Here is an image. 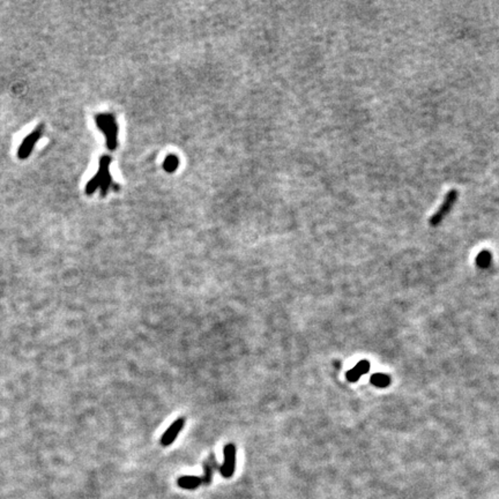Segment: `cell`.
Returning a JSON list of instances; mask_svg holds the SVG:
<instances>
[{
  "instance_id": "1",
  "label": "cell",
  "mask_w": 499,
  "mask_h": 499,
  "mask_svg": "<svg viewBox=\"0 0 499 499\" xmlns=\"http://www.w3.org/2000/svg\"><path fill=\"white\" fill-rule=\"evenodd\" d=\"M457 199V190H451L449 193L446 194L445 199H444L443 204L440 205L438 209L436 210V213L430 217L429 224L431 227H437L440 222L444 220V217L446 216L447 214L450 213V210L452 209L453 205L456 204V201Z\"/></svg>"
},
{
  "instance_id": "2",
  "label": "cell",
  "mask_w": 499,
  "mask_h": 499,
  "mask_svg": "<svg viewBox=\"0 0 499 499\" xmlns=\"http://www.w3.org/2000/svg\"><path fill=\"white\" fill-rule=\"evenodd\" d=\"M108 164H109V159L107 157H103L101 160V168L98 170V172L96 173V176L94 177L93 179L88 183V185L86 187V192L88 194H91L94 191H96L98 186H101L104 191L107 190V187L109 186V183H110V175H109L108 171Z\"/></svg>"
},
{
  "instance_id": "3",
  "label": "cell",
  "mask_w": 499,
  "mask_h": 499,
  "mask_svg": "<svg viewBox=\"0 0 499 499\" xmlns=\"http://www.w3.org/2000/svg\"><path fill=\"white\" fill-rule=\"evenodd\" d=\"M43 129H44L43 125L37 126L32 133H29V134L23 139V141L21 142V145H20L18 149V157L20 160H26L30 156L34 147H35L36 143L40 141L41 136L43 134Z\"/></svg>"
},
{
  "instance_id": "4",
  "label": "cell",
  "mask_w": 499,
  "mask_h": 499,
  "mask_svg": "<svg viewBox=\"0 0 499 499\" xmlns=\"http://www.w3.org/2000/svg\"><path fill=\"white\" fill-rule=\"evenodd\" d=\"M224 462L220 466V474L224 478H230L235 473L236 468V446L229 443L224 446Z\"/></svg>"
},
{
  "instance_id": "5",
  "label": "cell",
  "mask_w": 499,
  "mask_h": 499,
  "mask_svg": "<svg viewBox=\"0 0 499 499\" xmlns=\"http://www.w3.org/2000/svg\"><path fill=\"white\" fill-rule=\"evenodd\" d=\"M96 123L98 127L103 129L105 134H107L108 145L110 147V149H114L116 146V134H117L114 117L109 115H100L96 117Z\"/></svg>"
},
{
  "instance_id": "6",
  "label": "cell",
  "mask_w": 499,
  "mask_h": 499,
  "mask_svg": "<svg viewBox=\"0 0 499 499\" xmlns=\"http://www.w3.org/2000/svg\"><path fill=\"white\" fill-rule=\"evenodd\" d=\"M184 425H185V418L184 417L177 418L176 421L169 426V429L164 432L162 438H161V445L164 446V447L171 445V444L175 442V439L177 438V437H178L179 432L182 431Z\"/></svg>"
},
{
  "instance_id": "7",
  "label": "cell",
  "mask_w": 499,
  "mask_h": 499,
  "mask_svg": "<svg viewBox=\"0 0 499 499\" xmlns=\"http://www.w3.org/2000/svg\"><path fill=\"white\" fill-rule=\"evenodd\" d=\"M178 485L182 489H187V490H194V489L199 488L203 484V478L198 476H182L178 478Z\"/></svg>"
},
{
  "instance_id": "8",
  "label": "cell",
  "mask_w": 499,
  "mask_h": 499,
  "mask_svg": "<svg viewBox=\"0 0 499 499\" xmlns=\"http://www.w3.org/2000/svg\"><path fill=\"white\" fill-rule=\"evenodd\" d=\"M204 477H203V484L205 485H209L210 482L213 481V474L214 470L211 468L209 461H205L204 464Z\"/></svg>"
},
{
  "instance_id": "9",
  "label": "cell",
  "mask_w": 499,
  "mask_h": 499,
  "mask_svg": "<svg viewBox=\"0 0 499 499\" xmlns=\"http://www.w3.org/2000/svg\"><path fill=\"white\" fill-rule=\"evenodd\" d=\"M371 382L375 386H378V387H386V386L389 385V382H391V380H389V377H387V375H385V374H374L371 377Z\"/></svg>"
},
{
  "instance_id": "10",
  "label": "cell",
  "mask_w": 499,
  "mask_h": 499,
  "mask_svg": "<svg viewBox=\"0 0 499 499\" xmlns=\"http://www.w3.org/2000/svg\"><path fill=\"white\" fill-rule=\"evenodd\" d=\"M491 261V254H489L488 252H483L477 257V264L481 267H487V266L490 264Z\"/></svg>"
},
{
  "instance_id": "11",
  "label": "cell",
  "mask_w": 499,
  "mask_h": 499,
  "mask_svg": "<svg viewBox=\"0 0 499 499\" xmlns=\"http://www.w3.org/2000/svg\"><path fill=\"white\" fill-rule=\"evenodd\" d=\"M354 369L362 375L365 374L369 370H370V364H369V362L367 361H361Z\"/></svg>"
},
{
  "instance_id": "12",
  "label": "cell",
  "mask_w": 499,
  "mask_h": 499,
  "mask_svg": "<svg viewBox=\"0 0 499 499\" xmlns=\"http://www.w3.org/2000/svg\"><path fill=\"white\" fill-rule=\"evenodd\" d=\"M177 168V159L175 156H170L166 161V169L169 171H172Z\"/></svg>"
},
{
  "instance_id": "13",
  "label": "cell",
  "mask_w": 499,
  "mask_h": 499,
  "mask_svg": "<svg viewBox=\"0 0 499 499\" xmlns=\"http://www.w3.org/2000/svg\"><path fill=\"white\" fill-rule=\"evenodd\" d=\"M360 377H361V374H358V372L356 370H355V369H353V370H350L347 374V379L349 381H357L358 379H360Z\"/></svg>"
}]
</instances>
